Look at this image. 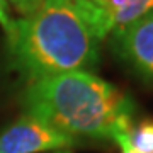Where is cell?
<instances>
[{
    "label": "cell",
    "mask_w": 153,
    "mask_h": 153,
    "mask_svg": "<svg viewBox=\"0 0 153 153\" xmlns=\"http://www.w3.org/2000/svg\"><path fill=\"white\" fill-rule=\"evenodd\" d=\"M129 143L138 153H153V123H143L133 129Z\"/></svg>",
    "instance_id": "6"
},
{
    "label": "cell",
    "mask_w": 153,
    "mask_h": 153,
    "mask_svg": "<svg viewBox=\"0 0 153 153\" xmlns=\"http://www.w3.org/2000/svg\"><path fill=\"white\" fill-rule=\"evenodd\" d=\"M99 41L153 10V0H73Z\"/></svg>",
    "instance_id": "3"
},
{
    "label": "cell",
    "mask_w": 153,
    "mask_h": 153,
    "mask_svg": "<svg viewBox=\"0 0 153 153\" xmlns=\"http://www.w3.org/2000/svg\"><path fill=\"white\" fill-rule=\"evenodd\" d=\"M111 46L138 75L153 82V10L112 33Z\"/></svg>",
    "instance_id": "5"
},
{
    "label": "cell",
    "mask_w": 153,
    "mask_h": 153,
    "mask_svg": "<svg viewBox=\"0 0 153 153\" xmlns=\"http://www.w3.org/2000/svg\"><path fill=\"white\" fill-rule=\"evenodd\" d=\"M22 105L27 116L73 138L117 143L133 131V100L85 70L31 82L22 95Z\"/></svg>",
    "instance_id": "1"
},
{
    "label": "cell",
    "mask_w": 153,
    "mask_h": 153,
    "mask_svg": "<svg viewBox=\"0 0 153 153\" xmlns=\"http://www.w3.org/2000/svg\"><path fill=\"white\" fill-rule=\"evenodd\" d=\"M10 65L29 83L97 65L99 41L73 0L43 4L7 31Z\"/></svg>",
    "instance_id": "2"
},
{
    "label": "cell",
    "mask_w": 153,
    "mask_h": 153,
    "mask_svg": "<svg viewBox=\"0 0 153 153\" xmlns=\"http://www.w3.org/2000/svg\"><path fill=\"white\" fill-rule=\"evenodd\" d=\"M75 138L24 114L0 133V153H39L75 145Z\"/></svg>",
    "instance_id": "4"
},
{
    "label": "cell",
    "mask_w": 153,
    "mask_h": 153,
    "mask_svg": "<svg viewBox=\"0 0 153 153\" xmlns=\"http://www.w3.org/2000/svg\"><path fill=\"white\" fill-rule=\"evenodd\" d=\"M117 145L121 146V153H138L136 150L131 146V143H129V136L121 138L119 141H117Z\"/></svg>",
    "instance_id": "9"
},
{
    "label": "cell",
    "mask_w": 153,
    "mask_h": 153,
    "mask_svg": "<svg viewBox=\"0 0 153 153\" xmlns=\"http://www.w3.org/2000/svg\"><path fill=\"white\" fill-rule=\"evenodd\" d=\"M10 4L21 12L22 16H29L31 12H34L43 4V0H10Z\"/></svg>",
    "instance_id": "7"
},
{
    "label": "cell",
    "mask_w": 153,
    "mask_h": 153,
    "mask_svg": "<svg viewBox=\"0 0 153 153\" xmlns=\"http://www.w3.org/2000/svg\"><path fill=\"white\" fill-rule=\"evenodd\" d=\"M0 26L4 27V31H9L12 26V19L9 16V12H7V7H5V2L4 0H0Z\"/></svg>",
    "instance_id": "8"
}]
</instances>
